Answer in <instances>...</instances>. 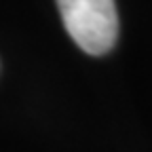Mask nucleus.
Masks as SVG:
<instances>
[{
    "mask_svg": "<svg viewBox=\"0 0 152 152\" xmlns=\"http://www.w3.org/2000/svg\"><path fill=\"white\" fill-rule=\"evenodd\" d=\"M70 38L89 55H106L118 38V13L114 0H57Z\"/></svg>",
    "mask_w": 152,
    "mask_h": 152,
    "instance_id": "obj_1",
    "label": "nucleus"
}]
</instances>
